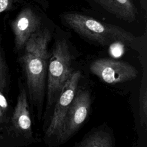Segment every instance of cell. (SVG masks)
I'll use <instances>...</instances> for the list:
<instances>
[{"instance_id":"1","label":"cell","mask_w":147,"mask_h":147,"mask_svg":"<svg viewBox=\"0 0 147 147\" xmlns=\"http://www.w3.org/2000/svg\"><path fill=\"white\" fill-rule=\"evenodd\" d=\"M61 18L79 36L102 47L121 43L135 49L138 47L139 38L119 26L103 23L79 13H65Z\"/></svg>"},{"instance_id":"2","label":"cell","mask_w":147,"mask_h":147,"mask_svg":"<svg viewBox=\"0 0 147 147\" xmlns=\"http://www.w3.org/2000/svg\"><path fill=\"white\" fill-rule=\"evenodd\" d=\"M72 59V54L66 40H59L55 42L48 64L47 109L51 107L56 102L71 74Z\"/></svg>"},{"instance_id":"3","label":"cell","mask_w":147,"mask_h":147,"mask_svg":"<svg viewBox=\"0 0 147 147\" xmlns=\"http://www.w3.org/2000/svg\"><path fill=\"white\" fill-rule=\"evenodd\" d=\"M24 70L31 101L42 112L45 95L48 59L25 52L20 58Z\"/></svg>"},{"instance_id":"4","label":"cell","mask_w":147,"mask_h":147,"mask_svg":"<svg viewBox=\"0 0 147 147\" xmlns=\"http://www.w3.org/2000/svg\"><path fill=\"white\" fill-rule=\"evenodd\" d=\"M81 74L79 71L72 72L64 84L57 99L50 123L45 133V138H56L57 142L62 130L65 116L77 91Z\"/></svg>"},{"instance_id":"5","label":"cell","mask_w":147,"mask_h":147,"mask_svg":"<svg viewBox=\"0 0 147 147\" xmlns=\"http://www.w3.org/2000/svg\"><path fill=\"white\" fill-rule=\"evenodd\" d=\"M91 103V95L88 91L79 90L76 92L65 116L57 142L64 143L76 133L88 117Z\"/></svg>"},{"instance_id":"6","label":"cell","mask_w":147,"mask_h":147,"mask_svg":"<svg viewBox=\"0 0 147 147\" xmlns=\"http://www.w3.org/2000/svg\"><path fill=\"white\" fill-rule=\"evenodd\" d=\"M90 71L102 82L115 84L134 79L138 74L131 64L109 58L98 59L90 65Z\"/></svg>"},{"instance_id":"7","label":"cell","mask_w":147,"mask_h":147,"mask_svg":"<svg viewBox=\"0 0 147 147\" xmlns=\"http://www.w3.org/2000/svg\"><path fill=\"white\" fill-rule=\"evenodd\" d=\"M41 25L40 17L31 8H24L11 23L16 49L19 51L24 48L29 37L39 29Z\"/></svg>"},{"instance_id":"8","label":"cell","mask_w":147,"mask_h":147,"mask_svg":"<svg viewBox=\"0 0 147 147\" xmlns=\"http://www.w3.org/2000/svg\"><path fill=\"white\" fill-rule=\"evenodd\" d=\"M11 122L14 128L18 133L28 138L32 137V121L27 94L24 87L20 88Z\"/></svg>"},{"instance_id":"9","label":"cell","mask_w":147,"mask_h":147,"mask_svg":"<svg viewBox=\"0 0 147 147\" xmlns=\"http://www.w3.org/2000/svg\"><path fill=\"white\" fill-rule=\"evenodd\" d=\"M108 12L123 21L131 22L137 17V10L131 0H93Z\"/></svg>"},{"instance_id":"10","label":"cell","mask_w":147,"mask_h":147,"mask_svg":"<svg viewBox=\"0 0 147 147\" xmlns=\"http://www.w3.org/2000/svg\"><path fill=\"white\" fill-rule=\"evenodd\" d=\"M51 38V32L47 28H40L27 40L24 47L25 52L49 60L50 53L48 52V45Z\"/></svg>"},{"instance_id":"11","label":"cell","mask_w":147,"mask_h":147,"mask_svg":"<svg viewBox=\"0 0 147 147\" xmlns=\"http://www.w3.org/2000/svg\"><path fill=\"white\" fill-rule=\"evenodd\" d=\"M113 142L109 134L103 131H96L87 135L79 143L77 147H112Z\"/></svg>"},{"instance_id":"12","label":"cell","mask_w":147,"mask_h":147,"mask_svg":"<svg viewBox=\"0 0 147 147\" xmlns=\"http://www.w3.org/2000/svg\"><path fill=\"white\" fill-rule=\"evenodd\" d=\"M143 76L141 82L139 93V118L141 125L146 128L147 125V86L146 72L144 68Z\"/></svg>"},{"instance_id":"13","label":"cell","mask_w":147,"mask_h":147,"mask_svg":"<svg viewBox=\"0 0 147 147\" xmlns=\"http://www.w3.org/2000/svg\"><path fill=\"white\" fill-rule=\"evenodd\" d=\"M6 67L3 59L0 44V90L3 92L7 84Z\"/></svg>"},{"instance_id":"14","label":"cell","mask_w":147,"mask_h":147,"mask_svg":"<svg viewBox=\"0 0 147 147\" xmlns=\"http://www.w3.org/2000/svg\"><path fill=\"white\" fill-rule=\"evenodd\" d=\"M13 0H0V14L11 9Z\"/></svg>"},{"instance_id":"15","label":"cell","mask_w":147,"mask_h":147,"mask_svg":"<svg viewBox=\"0 0 147 147\" xmlns=\"http://www.w3.org/2000/svg\"><path fill=\"white\" fill-rule=\"evenodd\" d=\"M8 107L9 105L7 100L2 94V92L0 90V109L4 113L7 111Z\"/></svg>"},{"instance_id":"16","label":"cell","mask_w":147,"mask_h":147,"mask_svg":"<svg viewBox=\"0 0 147 147\" xmlns=\"http://www.w3.org/2000/svg\"><path fill=\"white\" fill-rule=\"evenodd\" d=\"M3 119H4V114H3V112L0 109V122H3Z\"/></svg>"}]
</instances>
